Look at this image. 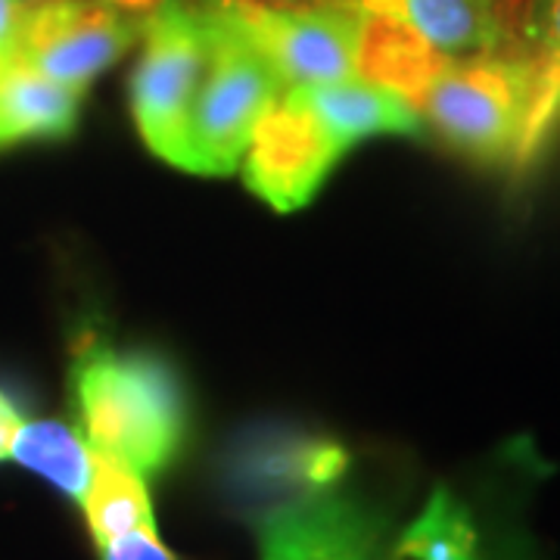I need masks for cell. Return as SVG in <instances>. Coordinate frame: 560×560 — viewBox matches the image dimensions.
Listing matches in <instances>:
<instances>
[{
	"instance_id": "cell-1",
	"label": "cell",
	"mask_w": 560,
	"mask_h": 560,
	"mask_svg": "<svg viewBox=\"0 0 560 560\" xmlns=\"http://www.w3.org/2000/svg\"><path fill=\"white\" fill-rule=\"evenodd\" d=\"M415 109L452 153L501 172L526 168L558 125L548 75L517 40L495 54L442 57Z\"/></svg>"
},
{
	"instance_id": "cell-2",
	"label": "cell",
	"mask_w": 560,
	"mask_h": 560,
	"mask_svg": "<svg viewBox=\"0 0 560 560\" xmlns=\"http://www.w3.org/2000/svg\"><path fill=\"white\" fill-rule=\"evenodd\" d=\"M79 433L94 455L156 477L178 458L187 411L172 368L147 352L84 342L72 361Z\"/></svg>"
},
{
	"instance_id": "cell-3",
	"label": "cell",
	"mask_w": 560,
	"mask_h": 560,
	"mask_svg": "<svg viewBox=\"0 0 560 560\" xmlns=\"http://www.w3.org/2000/svg\"><path fill=\"white\" fill-rule=\"evenodd\" d=\"M215 22L206 0H168L140 20V57L131 72V113L143 143L180 165L187 121L212 62Z\"/></svg>"
},
{
	"instance_id": "cell-4",
	"label": "cell",
	"mask_w": 560,
	"mask_h": 560,
	"mask_svg": "<svg viewBox=\"0 0 560 560\" xmlns=\"http://www.w3.org/2000/svg\"><path fill=\"white\" fill-rule=\"evenodd\" d=\"M215 38L212 62L187 121L180 165L194 175H231L241 168L243 153L261 116L287 94L271 62L206 0Z\"/></svg>"
},
{
	"instance_id": "cell-5",
	"label": "cell",
	"mask_w": 560,
	"mask_h": 560,
	"mask_svg": "<svg viewBox=\"0 0 560 560\" xmlns=\"http://www.w3.org/2000/svg\"><path fill=\"white\" fill-rule=\"evenodd\" d=\"M259 50L283 88H308L359 72L364 13L349 0H212Z\"/></svg>"
},
{
	"instance_id": "cell-6",
	"label": "cell",
	"mask_w": 560,
	"mask_h": 560,
	"mask_svg": "<svg viewBox=\"0 0 560 560\" xmlns=\"http://www.w3.org/2000/svg\"><path fill=\"white\" fill-rule=\"evenodd\" d=\"M259 560H386L393 526L386 514L340 489L259 508Z\"/></svg>"
},
{
	"instance_id": "cell-7",
	"label": "cell",
	"mask_w": 560,
	"mask_h": 560,
	"mask_svg": "<svg viewBox=\"0 0 560 560\" xmlns=\"http://www.w3.org/2000/svg\"><path fill=\"white\" fill-rule=\"evenodd\" d=\"M140 40V20L97 0H35L20 60L84 94Z\"/></svg>"
},
{
	"instance_id": "cell-8",
	"label": "cell",
	"mask_w": 560,
	"mask_h": 560,
	"mask_svg": "<svg viewBox=\"0 0 560 560\" xmlns=\"http://www.w3.org/2000/svg\"><path fill=\"white\" fill-rule=\"evenodd\" d=\"M349 150L290 91L256 125L241 160L243 184L275 212H296Z\"/></svg>"
},
{
	"instance_id": "cell-9",
	"label": "cell",
	"mask_w": 560,
	"mask_h": 560,
	"mask_svg": "<svg viewBox=\"0 0 560 560\" xmlns=\"http://www.w3.org/2000/svg\"><path fill=\"white\" fill-rule=\"evenodd\" d=\"M346 470L349 452L340 442L302 433L253 436L228 460V477L234 489L249 499L265 501L261 508L337 489Z\"/></svg>"
},
{
	"instance_id": "cell-10",
	"label": "cell",
	"mask_w": 560,
	"mask_h": 560,
	"mask_svg": "<svg viewBox=\"0 0 560 560\" xmlns=\"http://www.w3.org/2000/svg\"><path fill=\"white\" fill-rule=\"evenodd\" d=\"M368 20L386 22L442 57L495 54L514 44L504 0H349Z\"/></svg>"
},
{
	"instance_id": "cell-11",
	"label": "cell",
	"mask_w": 560,
	"mask_h": 560,
	"mask_svg": "<svg viewBox=\"0 0 560 560\" xmlns=\"http://www.w3.org/2000/svg\"><path fill=\"white\" fill-rule=\"evenodd\" d=\"M103 560H178L160 539L147 480L94 455V480L79 504Z\"/></svg>"
},
{
	"instance_id": "cell-12",
	"label": "cell",
	"mask_w": 560,
	"mask_h": 560,
	"mask_svg": "<svg viewBox=\"0 0 560 560\" xmlns=\"http://www.w3.org/2000/svg\"><path fill=\"white\" fill-rule=\"evenodd\" d=\"M290 94L324 125L330 138L352 150L359 140L381 138H423L427 128L418 109L396 91L374 81L349 75L308 88H290Z\"/></svg>"
},
{
	"instance_id": "cell-13",
	"label": "cell",
	"mask_w": 560,
	"mask_h": 560,
	"mask_svg": "<svg viewBox=\"0 0 560 560\" xmlns=\"http://www.w3.org/2000/svg\"><path fill=\"white\" fill-rule=\"evenodd\" d=\"M81 94L22 60L0 69V147L60 140L75 131Z\"/></svg>"
},
{
	"instance_id": "cell-14",
	"label": "cell",
	"mask_w": 560,
	"mask_h": 560,
	"mask_svg": "<svg viewBox=\"0 0 560 560\" xmlns=\"http://www.w3.org/2000/svg\"><path fill=\"white\" fill-rule=\"evenodd\" d=\"M386 560H489L474 508L452 486H436L420 514L393 536Z\"/></svg>"
},
{
	"instance_id": "cell-15",
	"label": "cell",
	"mask_w": 560,
	"mask_h": 560,
	"mask_svg": "<svg viewBox=\"0 0 560 560\" xmlns=\"http://www.w3.org/2000/svg\"><path fill=\"white\" fill-rule=\"evenodd\" d=\"M10 464H20L25 470L44 477L75 504L84 501L94 480V452L79 433V427L66 420H22L13 452H10Z\"/></svg>"
},
{
	"instance_id": "cell-16",
	"label": "cell",
	"mask_w": 560,
	"mask_h": 560,
	"mask_svg": "<svg viewBox=\"0 0 560 560\" xmlns=\"http://www.w3.org/2000/svg\"><path fill=\"white\" fill-rule=\"evenodd\" d=\"M511 35L541 62L560 125V0H504Z\"/></svg>"
},
{
	"instance_id": "cell-17",
	"label": "cell",
	"mask_w": 560,
	"mask_h": 560,
	"mask_svg": "<svg viewBox=\"0 0 560 560\" xmlns=\"http://www.w3.org/2000/svg\"><path fill=\"white\" fill-rule=\"evenodd\" d=\"M35 0H0V69L20 60L22 32Z\"/></svg>"
},
{
	"instance_id": "cell-18",
	"label": "cell",
	"mask_w": 560,
	"mask_h": 560,
	"mask_svg": "<svg viewBox=\"0 0 560 560\" xmlns=\"http://www.w3.org/2000/svg\"><path fill=\"white\" fill-rule=\"evenodd\" d=\"M97 3H106V7H113V10H119V13H128V16H150L153 10H160L162 3H168V0H97Z\"/></svg>"
}]
</instances>
